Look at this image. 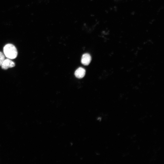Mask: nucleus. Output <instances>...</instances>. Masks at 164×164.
<instances>
[{
	"instance_id": "4",
	"label": "nucleus",
	"mask_w": 164,
	"mask_h": 164,
	"mask_svg": "<svg viewBox=\"0 0 164 164\" xmlns=\"http://www.w3.org/2000/svg\"><path fill=\"white\" fill-rule=\"evenodd\" d=\"M85 70L84 68L80 67L75 71L74 73L75 75L78 78H81L85 76Z\"/></svg>"
},
{
	"instance_id": "5",
	"label": "nucleus",
	"mask_w": 164,
	"mask_h": 164,
	"mask_svg": "<svg viewBox=\"0 0 164 164\" xmlns=\"http://www.w3.org/2000/svg\"><path fill=\"white\" fill-rule=\"evenodd\" d=\"M5 59V56L3 53L0 52V66H1Z\"/></svg>"
},
{
	"instance_id": "1",
	"label": "nucleus",
	"mask_w": 164,
	"mask_h": 164,
	"mask_svg": "<svg viewBox=\"0 0 164 164\" xmlns=\"http://www.w3.org/2000/svg\"><path fill=\"white\" fill-rule=\"evenodd\" d=\"M3 52L5 56L10 59H15L18 55L16 48L11 44H6L3 48Z\"/></svg>"
},
{
	"instance_id": "3",
	"label": "nucleus",
	"mask_w": 164,
	"mask_h": 164,
	"mask_svg": "<svg viewBox=\"0 0 164 164\" xmlns=\"http://www.w3.org/2000/svg\"><path fill=\"white\" fill-rule=\"evenodd\" d=\"M91 60L90 55L87 53L84 54L82 56L81 62L84 65H87L89 64Z\"/></svg>"
},
{
	"instance_id": "2",
	"label": "nucleus",
	"mask_w": 164,
	"mask_h": 164,
	"mask_svg": "<svg viewBox=\"0 0 164 164\" xmlns=\"http://www.w3.org/2000/svg\"><path fill=\"white\" fill-rule=\"evenodd\" d=\"M15 66V63L10 59H5L1 66L2 68L7 70L9 68H12Z\"/></svg>"
}]
</instances>
